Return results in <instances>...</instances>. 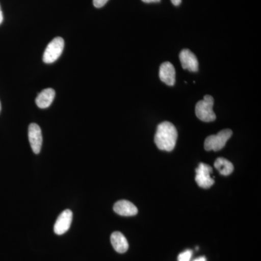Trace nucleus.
Returning <instances> with one entry per match:
<instances>
[{
  "mask_svg": "<svg viewBox=\"0 0 261 261\" xmlns=\"http://www.w3.org/2000/svg\"><path fill=\"white\" fill-rule=\"evenodd\" d=\"M177 138V130L172 123L164 121L158 126L154 142L159 149L171 152L176 146Z\"/></svg>",
  "mask_w": 261,
  "mask_h": 261,
  "instance_id": "nucleus-1",
  "label": "nucleus"
},
{
  "mask_svg": "<svg viewBox=\"0 0 261 261\" xmlns=\"http://www.w3.org/2000/svg\"><path fill=\"white\" fill-rule=\"evenodd\" d=\"M214 97L205 95L202 100L199 101L196 105L195 113L197 118L203 122H212L216 120V116L214 112Z\"/></svg>",
  "mask_w": 261,
  "mask_h": 261,
  "instance_id": "nucleus-2",
  "label": "nucleus"
},
{
  "mask_svg": "<svg viewBox=\"0 0 261 261\" xmlns=\"http://www.w3.org/2000/svg\"><path fill=\"white\" fill-rule=\"evenodd\" d=\"M231 135H232V130L224 129L221 130L216 135L209 136L205 139V144H204L205 150H214L215 152L221 150L224 148Z\"/></svg>",
  "mask_w": 261,
  "mask_h": 261,
  "instance_id": "nucleus-3",
  "label": "nucleus"
},
{
  "mask_svg": "<svg viewBox=\"0 0 261 261\" xmlns=\"http://www.w3.org/2000/svg\"><path fill=\"white\" fill-rule=\"evenodd\" d=\"M64 45L65 42L63 38H55L46 48L43 55V61L45 63H53L56 62L63 53Z\"/></svg>",
  "mask_w": 261,
  "mask_h": 261,
  "instance_id": "nucleus-4",
  "label": "nucleus"
},
{
  "mask_svg": "<svg viewBox=\"0 0 261 261\" xmlns=\"http://www.w3.org/2000/svg\"><path fill=\"white\" fill-rule=\"evenodd\" d=\"M213 168L208 165L200 163L196 168L195 181L201 188L208 189L214 184V178L211 176Z\"/></svg>",
  "mask_w": 261,
  "mask_h": 261,
  "instance_id": "nucleus-5",
  "label": "nucleus"
},
{
  "mask_svg": "<svg viewBox=\"0 0 261 261\" xmlns=\"http://www.w3.org/2000/svg\"><path fill=\"white\" fill-rule=\"evenodd\" d=\"M29 140L33 152L39 154L42 149L43 140L42 130L37 123H31L29 125Z\"/></svg>",
  "mask_w": 261,
  "mask_h": 261,
  "instance_id": "nucleus-6",
  "label": "nucleus"
},
{
  "mask_svg": "<svg viewBox=\"0 0 261 261\" xmlns=\"http://www.w3.org/2000/svg\"><path fill=\"white\" fill-rule=\"evenodd\" d=\"M73 219V213L69 209H67L61 213L58 216L56 224L54 225V231L56 234L62 235L68 231Z\"/></svg>",
  "mask_w": 261,
  "mask_h": 261,
  "instance_id": "nucleus-7",
  "label": "nucleus"
},
{
  "mask_svg": "<svg viewBox=\"0 0 261 261\" xmlns=\"http://www.w3.org/2000/svg\"><path fill=\"white\" fill-rule=\"evenodd\" d=\"M182 68L189 71L197 72L199 69V63L197 57L190 49H183L179 55Z\"/></svg>",
  "mask_w": 261,
  "mask_h": 261,
  "instance_id": "nucleus-8",
  "label": "nucleus"
},
{
  "mask_svg": "<svg viewBox=\"0 0 261 261\" xmlns=\"http://www.w3.org/2000/svg\"><path fill=\"white\" fill-rule=\"evenodd\" d=\"M159 77L163 83L173 86L176 82V71L174 67L169 62H165L160 67Z\"/></svg>",
  "mask_w": 261,
  "mask_h": 261,
  "instance_id": "nucleus-9",
  "label": "nucleus"
},
{
  "mask_svg": "<svg viewBox=\"0 0 261 261\" xmlns=\"http://www.w3.org/2000/svg\"><path fill=\"white\" fill-rule=\"evenodd\" d=\"M113 210L122 216H133L138 213V209L132 202L124 200L116 202L113 206Z\"/></svg>",
  "mask_w": 261,
  "mask_h": 261,
  "instance_id": "nucleus-10",
  "label": "nucleus"
},
{
  "mask_svg": "<svg viewBox=\"0 0 261 261\" xmlns=\"http://www.w3.org/2000/svg\"><path fill=\"white\" fill-rule=\"evenodd\" d=\"M56 97V91L51 88L44 89L42 92L38 94L36 103L41 109L49 108Z\"/></svg>",
  "mask_w": 261,
  "mask_h": 261,
  "instance_id": "nucleus-11",
  "label": "nucleus"
},
{
  "mask_svg": "<svg viewBox=\"0 0 261 261\" xmlns=\"http://www.w3.org/2000/svg\"><path fill=\"white\" fill-rule=\"evenodd\" d=\"M111 242L113 248L119 253H124L128 249V243L126 238L120 231H115L111 237Z\"/></svg>",
  "mask_w": 261,
  "mask_h": 261,
  "instance_id": "nucleus-12",
  "label": "nucleus"
},
{
  "mask_svg": "<svg viewBox=\"0 0 261 261\" xmlns=\"http://www.w3.org/2000/svg\"><path fill=\"white\" fill-rule=\"evenodd\" d=\"M215 168L219 171L221 175L224 176H228L231 174L233 171V166L232 163L228 160L219 158L214 163Z\"/></svg>",
  "mask_w": 261,
  "mask_h": 261,
  "instance_id": "nucleus-13",
  "label": "nucleus"
},
{
  "mask_svg": "<svg viewBox=\"0 0 261 261\" xmlns=\"http://www.w3.org/2000/svg\"><path fill=\"white\" fill-rule=\"evenodd\" d=\"M192 256V251L187 250L186 251L181 252L178 255V261H190Z\"/></svg>",
  "mask_w": 261,
  "mask_h": 261,
  "instance_id": "nucleus-14",
  "label": "nucleus"
},
{
  "mask_svg": "<svg viewBox=\"0 0 261 261\" xmlns=\"http://www.w3.org/2000/svg\"><path fill=\"white\" fill-rule=\"evenodd\" d=\"M108 2V0H93V5L95 8H102Z\"/></svg>",
  "mask_w": 261,
  "mask_h": 261,
  "instance_id": "nucleus-15",
  "label": "nucleus"
},
{
  "mask_svg": "<svg viewBox=\"0 0 261 261\" xmlns=\"http://www.w3.org/2000/svg\"><path fill=\"white\" fill-rule=\"evenodd\" d=\"M171 1L175 6H178L181 3V0H171Z\"/></svg>",
  "mask_w": 261,
  "mask_h": 261,
  "instance_id": "nucleus-16",
  "label": "nucleus"
},
{
  "mask_svg": "<svg viewBox=\"0 0 261 261\" xmlns=\"http://www.w3.org/2000/svg\"><path fill=\"white\" fill-rule=\"evenodd\" d=\"M142 2L145 3H159L161 0H142Z\"/></svg>",
  "mask_w": 261,
  "mask_h": 261,
  "instance_id": "nucleus-17",
  "label": "nucleus"
},
{
  "mask_svg": "<svg viewBox=\"0 0 261 261\" xmlns=\"http://www.w3.org/2000/svg\"><path fill=\"white\" fill-rule=\"evenodd\" d=\"M193 261H207L206 260V257L205 256L199 257L197 258H196L195 260Z\"/></svg>",
  "mask_w": 261,
  "mask_h": 261,
  "instance_id": "nucleus-18",
  "label": "nucleus"
},
{
  "mask_svg": "<svg viewBox=\"0 0 261 261\" xmlns=\"http://www.w3.org/2000/svg\"><path fill=\"white\" fill-rule=\"evenodd\" d=\"M3 21V11H2L1 7H0V25H1Z\"/></svg>",
  "mask_w": 261,
  "mask_h": 261,
  "instance_id": "nucleus-19",
  "label": "nucleus"
},
{
  "mask_svg": "<svg viewBox=\"0 0 261 261\" xmlns=\"http://www.w3.org/2000/svg\"><path fill=\"white\" fill-rule=\"evenodd\" d=\"M1 109H2L1 102H0V112H1Z\"/></svg>",
  "mask_w": 261,
  "mask_h": 261,
  "instance_id": "nucleus-20",
  "label": "nucleus"
}]
</instances>
